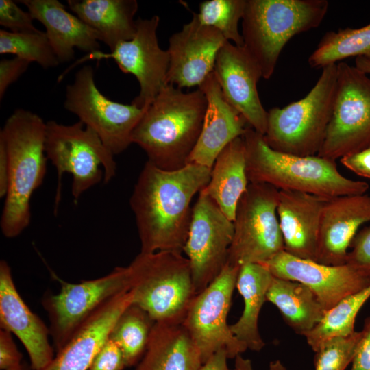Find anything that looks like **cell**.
Wrapping results in <instances>:
<instances>
[{"label":"cell","mask_w":370,"mask_h":370,"mask_svg":"<svg viewBox=\"0 0 370 370\" xmlns=\"http://www.w3.org/2000/svg\"><path fill=\"white\" fill-rule=\"evenodd\" d=\"M211 170L188 163L168 171L147 161L130 199L140 252L183 251L191 220V200L210 182Z\"/></svg>","instance_id":"obj_1"},{"label":"cell","mask_w":370,"mask_h":370,"mask_svg":"<svg viewBox=\"0 0 370 370\" xmlns=\"http://www.w3.org/2000/svg\"><path fill=\"white\" fill-rule=\"evenodd\" d=\"M207 100L199 88L184 92L166 84L146 108L132 134L148 162L168 171L184 167L199 138Z\"/></svg>","instance_id":"obj_2"},{"label":"cell","mask_w":370,"mask_h":370,"mask_svg":"<svg viewBox=\"0 0 370 370\" xmlns=\"http://www.w3.org/2000/svg\"><path fill=\"white\" fill-rule=\"evenodd\" d=\"M242 138L249 183H264L279 190L298 191L328 199L362 195L369 189L367 182L343 176L335 160L317 155L298 156L275 151L267 145L263 134L251 127Z\"/></svg>","instance_id":"obj_3"},{"label":"cell","mask_w":370,"mask_h":370,"mask_svg":"<svg viewBox=\"0 0 370 370\" xmlns=\"http://www.w3.org/2000/svg\"><path fill=\"white\" fill-rule=\"evenodd\" d=\"M46 123L32 111L17 109L0 131L9 162V180L0 225L3 234L14 238L31 220L30 200L47 170Z\"/></svg>","instance_id":"obj_4"},{"label":"cell","mask_w":370,"mask_h":370,"mask_svg":"<svg viewBox=\"0 0 370 370\" xmlns=\"http://www.w3.org/2000/svg\"><path fill=\"white\" fill-rule=\"evenodd\" d=\"M328 6L326 0H246L243 47L262 78L273 75L283 48L293 36L319 26Z\"/></svg>","instance_id":"obj_5"},{"label":"cell","mask_w":370,"mask_h":370,"mask_svg":"<svg viewBox=\"0 0 370 370\" xmlns=\"http://www.w3.org/2000/svg\"><path fill=\"white\" fill-rule=\"evenodd\" d=\"M127 269L132 304L154 322H183L197 295L186 257L177 251L140 252Z\"/></svg>","instance_id":"obj_6"},{"label":"cell","mask_w":370,"mask_h":370,"mask_svg":"<svg viewBox=\"0 0 370 370\" xmlns=\"http://www.w3.org/2000/svg\"><path fill=\"white\" fill-rule=\"evenodd\" d=\"M336 78L337 64L328 65L304 98L269 110L264 138L271 148L298 156L318 154L332 114Z\"/></svg>","instance_id":"obj_7"},{"label":"cell","mask_w":370,"mask_h":370,"mask_svg":"<svg viewBox=\"0 0 370 370\" xmlns=\"http://www.w3.org/2000/svg\"><path fill=\"white\" fill-rule=\"evenodd\" d=\"M45 153L57 170L58 184L55 210L61 197V180L65 173L72 175L71 193L75 202L101 180L108 183L116 170L114 154L98 135L78 121L64 125L55 121L46 123Z\"/></svg>","instance_id":"obj_8"},{"label":"cell","mask_w":370,"mask_h":370,"mask_svg":"<svg viewBox=\"0 0 370 370\" xmlns=\"http://www.w3.org/2000/svg\"><path fill=\"white\" fill-rule=\"evenodd\" d=\"M278 197L279 190L271 185L249 184L236 206L227 264L238 268L263 264L284 251Z\"/></svg>","instance_id":"obj_9"},{"label":"cell","mask_w":370,"mask_h":370,"mask_svg":"<svg viewBox=\"0 0 370 370\" xmlns=\"http://www.w3.org/2000/svg\"><path fill=\"white\" fill-rule=\"evenodd\" d=\"M370 147V77L357 67L337 64L331 120L317 156L336 160Z\"/></svg>","instance_id":"obj_10"},{"label":"cell","mask_w":370,"mask_h":370,"mask_svg":"<svg viewBox=\"0 0 370 370\" xmlns=\"http://www.w3.org/2000/svg\"><path fill=\"white\" fill-rule=\"evenodd\" d=\"M64 107L92 129L114 155L132 143L133 130L146 110L107 98L97 88L90 65L79 69L67 85Z\"/></svg>","instance_id":"obj_11"},{"label":"cell","mask_w":370,"mask_h":370,"mask_svg":"<svg viewBox=\"0 0 370 370\" xmlns=\"http://www.w3.org/2000/svg\"><path fill=\"white\" fill-rule=\"evenodd\" d=\"M240 269L226 264L219 275L195 295L182 322L203 363L219 349H225L229 358L247 349L232 334L227 321Z\"/></svg>","instance_id":"obj_12"},{"label":"cell","mask_w":370,"mask_h":370,"mask_svg":"<svg viewBox=\"0 0 370 370\" xmlns=\"http://www.w3.org/2000/svg\"><path fill=\"white\" fill-rule=\"evenodd\" d=\"M159 21L157 15L150 18H138L136 33L131 40L120 43L108 53L98 51L87 53L62 73L58 81L72 68L85 61L112 59L123 73L133 75L138 82L139 93L131 103L147 108L167 84L170 58L167 50L162 49L158 44Z\"/></svg>","instance_id":"obj_13"},{"label":"cell","mask_w":370,"mask_h":370,"mask_svg":"<svg viewBox=\"0 0 370 370\" xmlns=\"http://www.w3.org/2000/svg\"><path fill=\"white\" fill-rule=\"evenodd\" d=\"M60 282V292L45 295L42 301L56 352L100 306L130 286L127 267H116L105 276L79 283Z\"/></svg>","instance_id":"obj_14"},{"label":"cell","mask_w":370,"mask_h":370,"mask_svg":"<svg viewBox=\"0 0 370 370\" xmlns=\"http://www.w3.org/2000/svg\"><path fill=\"white\" fill-rule=\"evenodd\" d=\"M234 231V222L213 199L200 191L192 208L183 248L190 262L196 294L205 289L226 265Z\"/></svg>","instance_id":"obj_15"},{"label":"cell","mask_w":370,"mask_h":370,"mask_svg":"<svg viewBox=\"0 0 370 370\" xmlns=\"http://www.w3.org/2000/svg\"><path fill=\"white\" fill-rule=\"evenodd\" d=\"M277 278L300 282L318 297L327 311L345 297L370 285V275L347 264L327 265L284 251L265 263Z\"/></svg>","instance_id":"obj_16"},{"label":"cell","mask_w":370,"mask_h":370,"mask_svg":"<svg viewBox=\"0 0 370 370\" xmlns=\"http://www.w3.org/2000/svg\"><path fill=\"white\" fill-rule=\"evenodd\" d=\"M227 42L216 29L201 23L197 13L169 38L166 84L180 89L199 86L214 71L219 51Z\"/></svg>","instance_id":"obj_17"},{"label":"cell","mask_w":370,"mask_h":370,"mask_svg":"<svg viewBox=\"0 0 370 370\" xmlns=\"http://www.w3.org/2000/svg\"><path fill=\"white\" fill-rule=\"evenodd\" d=\"M214 73L227 102L252 129L264 135L268 112L257 88L262 73L246 49L227 41L218 53Z\"/></svg>","instance_id":"obj_18"},{"label":"cell","mask_w":370,"mask_h":370,"mask_svg":"<svg viewBox=\"0 0 370 370\" xmlns=\"http://www.w3.org/2000/svg\"><path fill=\"white\" fill-rule=\"evenodd\" d=\"M0 325L21 341L32 370H41L54 358L49 328L21 298L5 260L0 262Z\"/></svg>","instance_id":"obj_19"},{"label":"cell","mask_w":370,"mask_h":370,"mask_svg":"<svg viewBox=\"0 0 370 370\" xmlns=\"http://www.w3.org/2000/svg\"><path fill=\"white\" fill-rule=\"evenodd\" d=\"M370 222V195H343L328 199L323 209L317 262L346 264L348 248L358 228Z\"/></svg>","instance_id":"obj_20"},{"label":"cell","mask_w":370,"mask_h":370,"mask_svg":"<svg viewBox=\"0 0 370 370\" xmlns=\"http://www.w3.org/2000/svg\"><path fill=\"white\" fill-rule=\"evenodd\" d=\"M198 88L205 95L207 106L201 132L188 163L212 169L224 147L241 137L249 127L245 118L225 99L214 71Z\"/></svg>","instance_id":"obj_21"},{"label":"cell","mask_w":370,"mask_h":370,"mask_svg":"<svg viewBox=\"0 0 370 370\" xmlns=\"http://www.w3.org/2000/svg\"><path fill=\"white\" fill-rule=\"evenodd\" d=\"M328 198L291 190H279L277 214L284 251L317 262L323 207Z\"/></svg>","instance_id":"obj_22"},{"label":"cell","mask_w":370,"mask_h":370,"mask_svg":"<svg viewBox=\"0 0 370 370\" xmlns=\"http://www.w3.org/2000/svg\"><path fill=\"white\" fill-rule=\"evenodd\" d=\"M132 304L130 291L105 302L41 370H88L121 314Z\"/></svg>","instance_id":"obj_23"},{"label":"cell","mask_w":370,"mask_h":370,"mask_svg":"<svg viewBox=\"0 0 370 370\" xmlns=\"http://www.w3.org/2000/svg\"><path fill=\"white\" fill-rule=\"evenodd\" d=\"M34 20L45 27V33L60 63L71 61L74 48L87 53L100 51L99 36L76 15L69 12L58 0L18 1Z\"/></svg>","instance_id":"obj_24"},{"label":"cell","mask_w":370,"mask_h":370,"mask_svg":"<svg viewBox=\"0 0 370 370\" xmlns=\"http://www.w3.org/2000/svg\"><path fill=\"white\" fill-rule=\"evenodd\" d=\"M201 354L180 322H155L149 341L134 370H199Z\"/></svg>","instance_id":"obj_25"},{"label":"cell","mask_w":370,"mask_h":370,"mask_svg":"<svg viewBox=\"0 0 370 370\" xmlns=\"http://www.w3.org/2000/svg\"><path fill=\"white\" fill-rule=\"evenodd\" d=\"M69 9L97 32L100 41L112 51L131 40L136 30V0H69Z\"/></svg>","instance_id":"obj_26"},{"label":"cell","mask_w":370,"mask_h":370,"mask_svg":"<svg viewBox=\"0 0 370 370\" xmlns=\"http://www.w3.org/2000/svg\"><path fill=\"white\" fill-rule=\"evenodd\" d=\"M249 184L241 136L231 141L217 156L210 182L201 192L213 199L224 214L234 221L236 206Z\"/></svg>","instance_id":"obj_27"},{"label":"cell","mask_w":370,"mask_h":370,"mask_svg":"<svg viewBox=\"0 0 370 370\" xmlns=\"http://www.w3.org/2000/svg\"><path fill=\"white\" fill-rule=\"evenodd\" d=\"M273 275L262 264L241 267L236 288L242 296L244 309L238 320L230 325L234 336L247 349L259 352L264 346L258 330V318Z\"/></svg>","instance_id":"obj_28"},{"label":"cell","mask_w":370,"mask_h":370,"mask_svg":"<svg viewBox=\"0 0 370 370\" xmlns=\"http://www.w3.org/2000/svg\"><path fill=\"white\" fill-rule=\"evenodd\" d=\"M267 301L280 311L285 323L305 336L322 319L326 310L316 295L306 285L273 276Z\"/></svg>","instance_id":"obj_29"},{"label":"cell","mask_w":370,"mask_h":370,"mask_svg":"<svg viewBox=\"0 0 370 370\" xmlns=\"http://www.w3.org/2000/svg\"><path fill=\"white\" fill-rule=\"evenodd\" d=\"M351 57L370 60V23L357 29L327 32L310 56L308 64L311 68L323 69Z\"/></svg>","instance_id":"obj_30"},{"label":"cell","mask_w":370,"mask_h":370,"mask_svg":"<svg viewBox=\"0 0 370 370\" xmlns=\"http://www.w3.org/2000/svg\"><path fill=\"white\" fill-rule=\"evenodd\" d=\"M369 298L370 285L345 297L328 310L319 323L304 336L311 349L316 352L322 343L330 338L354 333L356 317Z\"/></svg>","instance_id":"obj_31"},{"label":"cell","mask_w":370,"mask_h":370,"mask_svg":"<svg viewBox=\"0 0 370 370\" xmlns=\"http://www.w3.org/2000/svg\"><path fill=\"white\" fill-rule=\"evenodd\" d=\"M154 323L144 310L134 304L117 319L108 338L121 348L127 367L135 365L143 356Z\"/></svg>","instance_id":"obj_32"},{"label":"cell","mask_w":370,"mask_h":370,"mask_svg":"<svg viewBox=\"0 0 370 370\" xmlns=\"http://www.w3.org/2000/svg\"><path fill=\"white\" fill-rule=\"evenodd\" d=\"M0 53L13 54L47 69L60 62L55 55L45 32L14 33L1 29Z\"/></svg>","instance_id":"obj_33"},{"label":"cell","mask_w":370,"mask_h":370,"mask_svg":"<svg viewBox=\"0 0 370 370\" xmlns=\"http://www.w3.org/2000/svg\"><path fill=\"white\" fill-rule=\"evenodd\" d=\"M245 5L246 0H206L199 4L197 16L201 23L218 30L227 41L243 47L238 23Z\"/></svg>","instance_id":"obj_34"},{"label":"cell","mask_w":370,"mask_h":370,"mask_svg":"<svg viewBox=\"0 0 370 370\" xmlns=\"http://www.w3.org/2000/svg\"><path fill=\"white\" fill-rule=\"evenodd\" d=\"M361 332L335 337L322 343L314 355V370H345L352 362Z\"/></svg>","instance_id":"obj_35"},{"label":"cell","mask_w":370,"mask_h":370,"mask_svg":"<svg viewBox=\"0 0 370 370\" xmlns=\"http://www.w3.org/2000/svg\"><path fill=\"white\" fill-rule=\"evenodd\" d=\"M29 12L20 8L12 0L0 1V25L14 33L37 32Z\"/></svg>","instance_id":"obj_36"},{"label":"cell","mask_w":370,"mask_h":370,"mask_svg":"<svg viewBox=\"0 0 370 370\" xmlns=\"http://www.w3.org/2000/svg\"><path fill=\"white\" fill-rule=\"evenodd\" d=\"M346 264L370 275V226L360 230L350 244Z\"/></svg>","instance_id":"obj_37"},{"label":"cell","mask_w":370,"mask_h":370,"mask_svg":"<svg viewBox=\"0 0 370 370\" xmlns=\"http://www.w3.org/2000/svg\"><path fill=\"white\" fill-rule=\"evenodd\" d=\"M127 367L121 348L109 338L94 357L88 370H123Z\"/></svg>","instance_id":"obj_38"},{"label":"cell","mask_w":370,"mask_h":370,"mask_svg":"<svg viewBox=\"0 0 370 370\" xmlns=\"http://www.w3.org/2000/svg\"><path fill=\"white\" fill-rule=\"evenodd\" d=\"M22 354L18 350L11 333L0 330V369L1 370H25Z\"/></svg>","instance_id":"obj_39"},{"label":"cell","mask_w":370,"mask_h":370,"mask_svg":"<svg viewBox=\"0 0 370 370\" xmlns=\"http://www.w3.org/2000/svg\"><path fill=\"white\" fill-rule=\"evenodd\" d=\"M31 62L14 57L12 59H2L0 61V99H2L8 88L27 69Z\"/></svg>","instance_id":"obj_40"},{"label":"cell","mask_w":370,"mask_h":370,"mask_svg":"<svg viewBox=\"0 0 370 370\" xmlns=\"http://www.w3.org/2000/svg\"><path fill=\"white\" fill-rule=\"evenodd\" d=\"M351 370H370V316L364 321Z\"/></svg>","instance_id":"obj_41"},{"label":"cell","mask_w":370,"mask_h":370,"mask_svg":"<svg viewBox=\"0 0 370 370\" xmlns=\"http://www.w3.org/2000/svg\"><path fill=\"white\" fill-rule=\"evenodd\" d=\"M341 162L356 175L370 179V147L342 157Z\"/></svg>","instance_id":"obj_42"},{"label":"cell","mask_w":370,"mask_h":370,"mask_svg":"<svg viewBox=\"0 0 370 370\" xmlns=\"http://www.w3.org/2000/svg\"><path fill=\"white\" fill-rule=\"evenodd\" d=\"M9 162L4 143L0 139V197H5L8 188Z\"/></svg>","instance_id":"obj_43"},{"label":"cell","mask_w":370,"mask_h":370,"mask_svg":"<svg viewBox=\"0 0 370 370\" xmlns=\"http://www.w3.org/2000/svg\"><path fill=\"white\" fill-rule=\"evenodd\" d=\"M228 356L225 349H219L202 364L199 370H234L227 365Z\"/></svg>","instance_id":"obj_44"},{"label":"cell","mask_w":370,"mask_h":370,"mask_svg":"<svg viewBox=\"0 0 370 370\" xmlns=\"http://www.w3.org/2000/svg\"><path fill=\"white\" fill-rule=\"evenodd\" d=\"M234 370H254L251 361L248 358H243L241 354L235 358Z\"/></svg>","instance_id":"obj_45"},{"label":"cell","mask_w":370,"mask_h":370,"mask_svg":"<svg viewBox=\"0 0 370 370\" xmlns=\"http://www.w3.org/2000/svg\"><path fill=\"white\" fill-rule=\"evenodd\" d=\"M355 66L365 73L370 74V60L364 57H357L355 59Z\"/></svg>","instance_id":"obj_46"},{"label":"cell","mask_w":370,"mask_h":370,"mask_svg":"<svg viewBox=\"0 0 370 370\" xmlns=\"http://www.w3.org/2000/svg\"><path fill=\"white\" fill-rule=\"evenodd\" d=\"M269 370H287V369L280 360H277L269 363Z\"/></svg>","instance_id":"obj_47"},{"label":"cell","mask_w":370,"mask_h":370,"mask_svg":"<svg viewBox=\"0 0 370 370\" xmlns=\"http://www.w3.org/2000/svg\"><path fill=\"white\" fill-rule=\"evenodd\" d=\"M25 370H28V368H27V369H26Z\"/></svg>","instance_id":"obj_48"}]
</instances>
